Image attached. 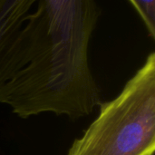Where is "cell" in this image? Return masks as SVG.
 Returning a JSON list of instances; mask_svg holds the SVG:
<instances>
[{
  "mask_svg": "<svg viewBox=\"0 0 155 155\" xmlns=\"http://www.w3.org/2000/svg\"><path fill=\"white\" fill-rule=\"evenodd\" d=\"M155 150V54L100 114L68 155H153Z\"/></svg>",
  "mask_w": 155,
  "mask_h": 155,
  "instance_id": "7a4b0ae2",
  "label": "cell"
},
{
  "mask_svg": "<svg viewBox=\"0 0 155 155\" xmlns=\"http://www.w3.org/2000/svg\"><path fill=\"white\" fill-rule=\"evenodd\" d=\"M130 4L134 5L150 34L155 38V1L154 0H131Z\"/></svg>",
  "mask_w": 155,
  "mask_h": 155,
  "instance_id": "3957f363",
  "label": "cell"
},
{
  "mask_svg": "<svg viewBox=\"0 0 155 155\" xmlns=\"http://www.w3.org/2000/svg\"><path fill=\"white\" fill-rule=\"evenodd\" d=\"M100 13L93 0H0V104L21 118L89 115L101 104L88 63Z\"/></svg>",
  "mask_w": 155,
  "mask_h": 155,
  "instance_id": "6da1fadb",
  "label": "cell"
}]
</instances>
